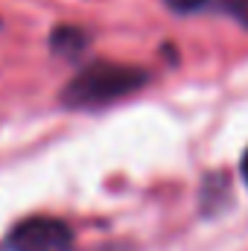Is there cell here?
<instances>
[{
    "label": "cell",
    "instance_id": "obj_1",
    "mask_svg": "<svg viewBox=\"0 0 248 251\" xmlns=\"http://www.w3.org/2000/svg\"><path fill=\"white\" fill-rule=\"evenodd\" d=\"M152 82V73L143 64L125 62H99L85 64L59 94V102L67 111H97L105 105H114L125 97L143 91Z\"/></svg>",
    "mask_w": 248,
    "mask_h": 251
},
{
    "label": "cell",
    "instance_id": "obj_2",
    "mask_svg": "<svg viewBox=\"0 0 248 251\" xmlns=\"http://www.w3.org/2000/svg\"><path fill=\"white\" fill-rule=\"evenodd\" d=\"M76 234L56 216H26L6 234V251H73Z\"/></svg>",
    "mask_w": 248,
    "mask_h": 251
},
{
    "label": "cell",
    "instance_id": "obj_3",
    "mask_svg": "<svg viewBox=\"0 0 248 251\" xmlns=\"http://www.w3.org/2000/svg\"><path fill=\"white\" fill-rule=\"evenodd\" d=\"M231 204V176L225 170H210L198 187V207L204 216H216Z\"/></svg>",
    "mask_w": 248,
    "mask_h": 251
},
{
    "label": "cell",
    "instance_id": "obj_4",
    "mask_svg": "<svg viewBox=\"0 0 248 251\" xmlns=\"http://www.w3.org/2000/svg\"><path fill=\"white\" fill-rule=\"evenodd\" d=\"M88 50H91V35H88V29L73 26V24H59V26H53V32H50V53H53V56H62L67 62H79Z\"/></svg>",
    "mask_w": 248,
    "mask_h": 251
},
{
    "label": "cell",
    "instance_id": "obj_5",
    "mask_svg": "<svg viewBox=\"0 0 248 251\" xmlns=\"http://www.w3.org/2000/svg\"><path fill=\"white\" fill-rule=\"evenodd\" d=\"M213 12L228 15L231 21H237L243 29H248V0H216Z\"/></svg>",
    "mask_w": 248,
    "mask_h": 251
},
{
    "label": "cell",
    "instance_id": "obj_6",
    "mask_svg": "<svg viewBox=\"0 0 248 251\" xmlns=\"http://www.w3.org/2000/svg\"><path fill=\"white\" fill-rule=\"evenodd\" d=\"M216 0H164V6L175 15H201V12H213Z\"/></svg>",
    "mask_w": 248,
    "mask_h": 251
},
{
    "label": "cell",
    "instance_id": "obj_7",
    "mask_svg": "<svg viewBox=\"0 0 248 251\" xmlns=\"http://www.w3.org/2000/svg\"><path fill=\"white\" fill-rule=\"evenodd\" d=\"M240 173H243V181H246V187H248V149H246V155H243V161H240Z\"/></svg>",
    "mask_w": 248,
    "mask_h": 251
}]
</instances>
